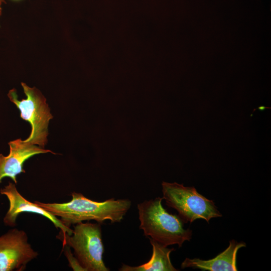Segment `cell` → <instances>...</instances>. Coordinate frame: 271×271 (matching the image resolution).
<instances>
[{
    "label": "cell",
    "instance_id": "3",
    "mask_svg": "<svg viewBox=\"0 0 271 271\" xmlns=\"http://www.w3.org/2000/svg\"><path fill=\"white\" fill-rule=\"evenodd\" d=\"M162 186L166 205L175 209L184 223L200 218L209 223L211 218L222 216L214 201L199 193L194 187L165 182Z\"/></svg>",
    "mask_w": 271,
    "mask_h": 271
},
{
    "label": "cell",
    "instance_id": "1",
    "mask_svg": "<svg viewBox=\"0 0 271 271\" xmlns=\"http://www.w3.org/2000/svg\"><path fill=\"white\" fill-rule=\"evenodd\" d=\"M72 200L63 203L34 202L60 220L67 226L83 221L94 220L102 223L109 220L111 223L119 222L130 207L131 201L127 199L103 202L90 200L80 193L73 192Z\"/></svg>",
    "mask_w": 271,
    "mask_h": 271
},
{
    "label": "cell",
    "instance_id": "10",
    "mask_svg": "<svg viewBox=\"0 0 271 271\" xmlns=\"http://www.w3.org/2000/svg\"><path fill=\"white\" fill-rule=\"evenodd\" d=\"M153 247L151 259L147 262L137 266L123 264L120 271H177L171 263L170 254L175 249L169 248L149 237Z\"/></svg>",
    "mask_w": 271,
    "mask_h": 271
},
{
    "label": "cell",
    "instance_id": "8",
    "mask_svg": "<svg viewBox=\"0 0 271 271\" xmlns=\"http://www.w3.org/2000/svg\"><path fill=\"white\" fill-rule=\"evenodd\" d=\"M8 144L9 154L5 156L0 154V183L3 178L9 177L16 184V176L25 173L23 168L24 162L34 155L47 153L56 154L49 150L37 147L21 139L11 141Z\"/></svg>",
    "mask_w": 271,
    "mask_h": 271
},
{
    "label": "cell",
    "instance_id": "11",
    "mask_svg": "<svg viewBox=\"0 0 271 271\" xmlns=\"http://www.w3.org/2000/svg\"><path fill=\"white\" fill-rule=\"evenodd\" d=\"M64 254L66 256L69 266L74 271H86V269L82 267L77 258L74 256L71 252L70 247L68 245H65L63 246Z\"/></svg>",
    "mask_w": 271,
    "mask_h": 271
},
{
    "label": "cell",
    "instance_id": "9",
    "mask_svg": "<svg viewBox=\"0 0 271 271\" xmlns=\"http://www.w3.org/2000/svg\"><path fill=\"white\" fill-rule=\"evenodd\" d=\"M246 246L244 242L235 240L229 241L228 246L213 258L202 260L199 258H186L181 265L182 269L192 267L202 270L236 271V255L238 250Z\"/></svg>",
    "mask_w": 271,
    "mask_h": 271
},
{
    "label": "cell",
    "instance_id": "7",
    "mask_svg": "<svg viewBox=\"0 0 271 271\" xmlns=\"http://www.w3.org/2000/svg\"><path fill=\"white\" fill-rule=\"evenodd\" d=\"M0 193L5 195L10 203L9 210L4 218V222L6 226L14 227L16 225V219L20 213L29 212L40 214L49 219L57 228L60 229V234H72L73 229L65 225L56 216L36 203H32L24 198L17 190L15 184L9 182L8 185L0 190Z\"/></svg>",
    "mask_w": 271,
    "mask_h": 271
},
{
    "label": "cell",
    "instance_id": "6",
    "mask_svg": "<svg viewBox=\"0 0 271 271\" xmlns=\"http://www.w3.org/2000/svg\"><path fill=\"white\" fill-rule=\"evenodd\" d=\"M38 255L24 231L14 228L0 236V271L23 270Z\"/></svg>",
    "mask_w": 271,
    "mask_h": 271
},
{
    "label": "cell",
    "instance_id": "12",
    "mask_svg": "<svg viewBox=\"0 0 271 271\" xmlns=\"http://www.w3.org/2000/svg\"><path fill=\"white\" fill-rule=\"evenodd\" d=\"M3 2H4V0H0V5H1Z\"/></svg>",
    "mask_w": 271,
    "mask_h": 271
},
{
    "label": "cell",
    "instance_id": "5",
    "mask_svg": "<svg viewBox=\"0 0 271 271\" xmlns=\"http://www.w3.org/2000/svg\"><path fill=\"white\" fill-rule=\"evenodd\" d=\"M21 85L26 99L19 100L14 88L9 91L8 96L20 109V117L31 125V132L24 141L44 148L47 143L49 122L53 118V115L46 103V99L38 89L30 87L23 82Z\"/></svg>",
    "mask_w": 271,
    "mask_h": 271
},
{
    "label": "cell",
    "instance_id": "13",
    "mask_svg": "<svg viewBox=\"0 0 271 271\" xmlns=\"http://www.w3.org/2000/svg\"><path fill=\"white\" fill-rule=\"evenodd\" d=\"M1 12H2V9L1 8V5H0V16L1 15Z\"/></svg>",
    "mask_w": 271,
    "mask_h": 271
},
{
    "label": "cell",
    "instance_id": "2",
    "mask_svg": "<svg viewBox=\"0 0 271 271\" xmlns=\"http://www.w3.org/2000/svg\"><path fill=\"white\" fill-rule=\"evenodd\" d=\"M163 199L158 197L138 205L139 227L145 236L165 246L177 244L180 247L185 241H190L192 231L184 228L178 215L170 214L163 208Z\"/></svg>",
    "mask_w": 271,
    "mask_h": 271
},
{
    "label": "cell",
    "instance_id": "4",
    "mask_svg": "<svg viewBox=\"0 0 271 271\" xmlns=\"http://www.w3.org/2000/svg\"><path fill=\"white\" fill-rule=\"evenodd\" d=\"M71 235L59 233L57 236L63 246L68 245L86 271H108L102 259L104 247L99 223L79 222L73 226Z\"/></svg>",
    "mask_w": 271,
    "mask_h": 271
}]
</instances>
